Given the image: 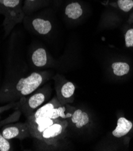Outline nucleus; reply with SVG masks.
I'll return each mask as SVG.
<instances>
[{
	"mask_svg": "<svg viewBox=\"0 0 133 151\" xmlns=\"http://www.w3.org/2000/svg\"><path fill=\"white\" fill-rule=\"evenodd\" d=\"M44 79L43 72H33L10 85L5 90L4 98L6 101H11L30 95L40 87Z\"/></svg>",
	"mask_w": 133,
	"mask_h": 151,
	"instance_id": "nucleus-1",
	"label": "nucleus"
},
{
	"mask_svg": "<svg viewBox=\"0 0 133 151\" xmlns=\"http://www.w3.org/2000/svg\"><path fill=\"white\" fill-rule=\"evenodd\" d=\"M23 4V0H0V14L4 17L3 26L6 36L17 24L23 22L25 16Z\"/></svg>",
	"mask_w": 133,
	"mask_h": 151,
	"instance_id": "nucleus-2",
	"label": "nucleus"
},
{
	"mask_svg": "<svg viewBox=\"0 0 133 151\" xmlns=\"http://www.w3.org/2000/svg\"><path fill=\"white\" fill-rule=\"evenodd\" d=\"M23 22L29 27L33 32L40 35H47L52 29L51 21L44 18L40 13H33L25 15Z\"/></svg>",
	"mask_w": 133,
	"mask_h": 151,
	"instance_id": "nucleus-3",
	"label": "nucleus"
},
{
	"mask_svg": "<svg viewBox=\"0 0 133 151\" xmlns=\"http://www.w3.org/2000/svg\"><path fill=\"white\" fill-rule=\"evenodd\" d=\"M65 109L63 106H56L53 101L43 105L38 109L32 115L27 117V120L37 117H48L53 120H58V118L65 119L70 117L71 114H65Z\"/></svg>",
	"mask_w": 133,
	"mask_h": 151,
	"instance_id": "nucleus-4",
	"label": "nucleus"
},
{
	"mask_svg": "<svg viewBox=\"0 0 133 151\" xmlns=\"http://www.w3.org/2000/svg\"><path fill=\"white\" fill-rule=\"evenodd\" d=\"M46 98V95L43 91H35L31 95L25 98L21 106L22 113L26 117L30 116L41 106Z\"/></svg>",
	"mask_w": 133,
	"mask_h": 151,
	"instance_id": "nucleus-5",
	"label": "nucleus"
},
{
	"mask_svg": "<svg viewBox=\"0 0 133 151\" xmlns=\"http://www.w3.org/2000/svg\"><path fill=\"white\" fill-rule=\"evenodd\" d=\"M1 133L3 136L9 140L13 139L22 140L31 135L27 122L6 126L3 128Z\"/></svg>",
	"mask_w": 133,
	"mask_h": 151,
	"instance_id": "nucleus-6",
	"label": "nucleus"
},
{
	"mask_svg": "<svg viewBox=\"0 0 133 151\" xmlns=\"http://www.w3.org/2000/svg\"><path fill=\"white\" fill-rule=\"evenodd\" d=\"M85 5L78 0H69L64 5V13L68 19H80L85 13Z\"/></svg>",
	"mask_w": 133,
	"mask_h": 151,
	"instance_id": "nucleus-7",
	"label": "nucleus"
},
{
	"mask_svg": "<svg viewBox=\"0 0 133 151\" xmlns=\"http://www.w3.org/2000/svg\"><path fill=\"white\" fill-rule=\"evenodd\" d=\"M56 120L41 133L38 140L51 143L55 139L60 136L67 126V123L65 122H56Z\"/></svg>",
	"mask_w": 133,
	"mask_h": 151,
	"instance_id": "nucleus-8",
	"label": "nucleus"
},
{
	"mask_svg": "<svg viewBox=\"0 0 133 151\" xmlns=\"http://www.w3.org/2000/svg\"><path fill=\"white\" fill-rule=\"evenodd\" d=\"M31 64L38 68L46 66L48 63V55L46 50L43 47H37L33 48L30 53Z\"/></svg>",
	"mask_w": 133,
	"mask_h": 151,
	"instance_id": "nucleus-9",
	"label": "nucleus"
},
{
	"mask_svg": "<svg viewBox=\"0 0 133 151\" xmlns=\"http://www.w3.org/2000/svg\"><path fill=\"white\" fill-rule=\"evenodd\" d=\"M53 0H23V10L25 15L38 12L49 6Z\"/></svg>",
	"mask_w": 133,
	"mask_h": 151,
	"instance_id": "nucleus-10",
	"label": "nucleus"
},
{
	"mask_svg": "<svg viewBox=\"0 0 133 151\" xmlns=\"http://www.w3.org/2000/svg\"><path fill=\"white\" fill-rule=\"evenodd\" d=\"M132 127V124L125 117H120L117 120V127L113 131L112 134L117 138L122 137L127 135Z\"/></svg>",
	"mask_w": 133,
	"mask_h": 151,
	"instance_id": "nucleus-11",
	"label": "nucleus"
},
{
	"mask_svg": "<svg viewBox=\"0 0 133 151\" xmlns=\"http://www.w3.org/2000/svg\"><path fill=\"white\" fill-rule=\"evenodd\" d=\"M71 121L77 128H82L90 122L88 114L80 109L76 110L70 117Z\"/></svg>",
	"mask_w": 133,
	"mask_h": 151,
	"instance_id": "nucleus-12",
	"label": "nucleus"
},
{
	"mask_svg": "<svg viewBox=\"0 0 133 151\" xmlns=\"http://www.w3.org/2000/svg\"><path fill=\"white\" fill-rule=\"evenodd\" d=\"M113 73L116 76H124L129 71V66L125 62H115L112 65Z\"/></svg>",
	"mask_w": 133,
	"mask_h": 151,
	"instance_id": "nucleus-13",
	"label": "nucleus"
},
{
	"mask_svg": "<svg viewBox=\"0 0 133 151\" xmlns=\"http://www.w3.org/2000/svg\"><path fill=\"white\" fill-rule=\"evenodd\" d=\"M76 87L73 83L67 81L63 85L61 88L60 93L63 98L65 99L71 98L75 92Z\"/></svg>",
	"mask_w": 133,
	"mask_h": 151,
	"instance_id": "nucleus-14",
	"label": "nucleus"
},
{
	"mask_svg": "<svg viewBox=\"0 0 133 151\" xmlns=\"http://www.w3.org/2000/svg\"><path fill=\"white\" fill-rule=\"evenodd\" d=\"M117 5L124 12H129L133 9V0H117Z\"/></svg>",
	"mask_w": 133,
	"mask_h": 151,
	"instance_id": "nucleus-15",
	"label": "nucleus"
},
{
	"mask_svg": "<svg viewBox=\"0 0 133 151\" xmlns=\"http://www.w3.org/2000/svg\"><path fill=\"white\" fill-rule=\"evenodd\" d=\"M10 149L11 145L9 140L3 136L2 133H0V151H9Z\"/></svg>",
	"mask_w": 133,
	"mask_h": 151,
	"instance_id": "nucleus-16",
	"label": "nucleus"
},
{
	"mask_svg": "<svg viewBox=\"0 0 133 151\" xmlns=\"http://www.w3.org/2000/svg\"><path fill=\"white\" fill-rule=\"evenodd\" d=\"M125 42L127 48L133 47V28L127 30L125 35Z\"/></svg>",
	"mask_w": 133,
	"mask_h": 151,
	"instance_id": "nucleus-17",
	"label": "nucleus"
},
{
	"mask_svg": "<svg viewBox=\"0 0 133 151\" xmlns=\"http://www.w3.org/2000/svg\"><path fill=\"white\" fill-rule=\"evenodd\" d=\"M132 17L133 18V14H132Z\"/></svg>",
	"mask_w": 133,
	"mask_h": 151,
	"instance_id": "nucleus-18",
	"label": "nucleus"
}]
</instances>
